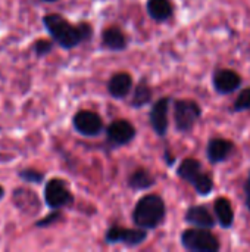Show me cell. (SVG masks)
<instances>
[{
    "mask_svg": "<svg viewBox=\"0 0 250 252\" xmlns=\"http://www.w3.org/2000/svg\"><path fill=\"white\" fill-rule=\"evenodd\" d=\"M43 24L52 38L63 49H72L81 41L91 37L93 30L88 24L72 25L59 13H49L43 18Z\"/></svg>",
    "mask_w": 250,
    "mask_h": 252,
    "instance_id": "obj_1",
    "label": "cell"
},
{
    "mask_svg": "<svg viewBox=\"0 0 250 252\" xmlns=\"http://www.w3.org/2000/svg\"><path fill=\"white\" fill-rule=\"evenodd\" d=\"M165 217V202L158 195L143 196L136 205L133 219L134 223L144 230L156 229Z\"/></svg>",
    "mask_w": 250,
    "mask_h": 252,
    "instance_id": "obj_2",
    "label": "cell"
},
{
    "mask_svg": "<svg viewBox=\"0 0 250 252\" xmlns=\"http://www.w3.org/2000/svg\"><path fill=\"white\" fill-rule=\"evenodd\" d=\"M181 242L187 251L192 252H217L220 250L217 236L202 227L187 229L181 236Z\"/></svg>",
    "mask_w": 250,
    "mask_h": 252,
    "instance_id": "obj_3",
    "label": "cell"
},
{
    "mask_svg": "<svg viewBox=\"0 0 250 252\" xmlns=\"http://www.w3.org/2000/svg\"><path fill=\"white\" fill-rule=\"evenodd\" d=\"M44 201L52 210H60L74 201L68 185L62 179H52L44 186Z\"/></svg>",
    "mask_w": 250,
    "mask_h": 252,
    "instance_id": "obj_4",
    "label": "cell"
},
{
    "mask_svg": "<svg viewBox=\"0 0 250 252\" xmlns=\"http://www.w3.org/2000/svg\"><path fill=\"white\" fill-rule=\"evenodd\" d=\"M200 114H202L200 106L196 102L178 100L175 103V112H174L177 128L183 133H189L194 127L196 121L200 118Z\"/></svg>",
    "mask_w": 250,
    "mask_h": 252,
    "instance_id": "obj_5",
    "label": "cell"
},
{
    "mask_svg": "<svg viewBox=\"0 0 250 252\" xmlns=\"http://www.w3.org/2000/svg\"><path fill=\"white\" fill-rule=\"evenodd\" d=\"M72 124H74V128L80 134L87 136V137L97 136L103 128L102 118L93 111H78L74 115Z\"/></svg>",
    "mask_w": 250,
    "mask_h": 252,
    "instance_id": "obj_6",
    "label": "cell"
},
{
    "mask_svg": "<svg viewBox=\"0 0 250 252\" xmlns=\"http://www.w3.org/2000/svg\"><path fill=\"white\" fill-rule=\"evenodd\" d=\"M146 230L144 229H137V230H131V229H125V227H118V226H112L108 233H106V242L108 244H127V245H139L141 242H144L146 239Z\"/></svg>",
    "mask_w": 250,
    "mask_h": 252,
    "instance_id": "obj_7",
    "label": "cell"
},
{
    "mask_svg": "<svg viewBox=\"0 0 250 252\" xmlns=\"http://www.w3.org/2000/svg\"><path fill=\"white\" fill-rule=\"evenodd\" d=\"M106 134H108V139L112 145L122 146V145L130 143L134 139L136 128L127 120H116L108 127Z\"/></svg>",
    "mask_w": 250,
    "mask_h": 252,
    "instance_id": "obj_8",
    "label": "cell"
},
{
    "mask_svg": "<svg viewBox=\"0 0 250 252\" xmlns=\"http://www.w3.org/2000/svg\"><path fill=\"white\" fill-rule=\"evenodd\" d=\"M168 109H169V99L161 97L150 111L152 127L159 136H164L168 130Z\"/></svg>",
    "mask_w": 250,
    "mask_h": 252,
    "instance_id": "obj_9",
    "label": "cell"
},
{
    "mask_svg": "<svg viewBox=\"0 0 250 252\" xmlns=\"http://www.w3.org/2000/svg\"><path fill=\"white\" fill-rule=\"evenodd\" d=\"M240 83H242L240 75L231 69H221V71H217L214 75V86L217 92L222 94H228L237 90Z\"/></svg>",
    "mask_w": 250,
    "mask_h": 252,
    "instance_id": "obj_10",
    "label": "cell"
},
{
    "mask_svg": "<svg viewBox=\"0 0 250 252\" xmlns=\"http://www.w3.org/2000/svg\"><path fill=\"white\" fill-rule=\"evenodd\" d=\"M234 151V145L225 139H212L208 143V158L211 162L225 161Z\"/></svg>",
    "mask_w": 250,
    "mask_h": 252,
    "instance_id": "obj_11",
    "label": "cell"
},
{
    "mask_svg": "<svg viewBox=\"0 0 250 252\" xmlns=\"http://www.w3.org/2000/svg\"><path fill=\"white\" fill-rule=\"evenodd\" d=\"M131 86H133V80H131L130 74H127V72H116L109 80L108 90H109V93L113 97L121 99V97H125L130 93Z\"/></svg>",
    "mask_w": 250,
    "mask_h": 252,
    "instance_id": "obj_12",
    "label": "cell"
},
{
    "mask_svg": "<svg viewBox=\"0 0 250 252\" xmlns=\"http://www.w3.org/2000/svg\"><path fill=\"white\" fill-rule=\"evenodd\" d=\"M186 221L202 229H211L215 226V220L205 207H192L186 213Z\"/></svg>",
    "mask_w": 250,
    "mask_h": 252,
    "instance_id": "obj_13",
    "label": "cell"
},
{
    "mask_svg": "<svg viewBox=\"0 0 250 252\" xmlns=\"http://www.w3.org/2000/svg\"><path fill=\"white\" fill-rule=\"evenodd\" d=\"M102 38H103V44L111 50L119 52V50H124L127 46V38L124 35V32L116 27H111V28L105 30Z\"/></svg>",
    "mask_w": 250,
    "mask_h": 252,
    "instance_id": "obj_14",
    "label": "cell"
},
{
    "mask_svg": "<svg viewBox=\"0 0 250 252\" xmlns=\"http://www.w3.org/2000/svg\"><path fill=\"white\" fill-rule=\"evenodd\" d=\"M147 12L155 21H167L172 15V4L169 0H149Z\"/></svg>",
    "mask_w": 250,
    "mask_h": 252,
    "instance_id": "obj_15",
    "label": "cell"
},
{
    "mask_svg": "<svg viewBox=\"0 0 250 252\" xmlns=\"http://www.w3.org/2000/svg\"><path fill=\"white\" fill-rule=\"evenodd\" d=\"M177 173H178V176L183 180H186V182H189V183L193 185L200 177V174H202L200 173V162L196 161V159H193V158H187V159H184L180 164Z\"/></svg>",
    "mask_w": 250,
    "mask_h": 252,
    "instance_id": "obj_16",
    "label": "cell"
},
{
    "mask_svg": "<svg viewBox=\"0 0 250 252\" xmlns=\"http://www.w3.org/2000/svg\"><path fill=\"white\" fill-rule=\"evenodd\" d=\"M215 214L218 217L220 224L224 229H228L233 224L234 213H233V208H231V202L228 199H225V198L217 199V202H215Z\"/></svg>",
    "mask_w": 250,
    "mask_h": 252,
    "instance_id": "obj_17",
    "label": "cell"
},
{
    "mask_svg": "<svg viewBox=\"0 0 250 252\" xmlns=\"http://www.w3.org/2000/svg\"><path fill=\"white\" fill-rule=\"evenodd\" d=\"M128 185L133 188V189H137V190H141V189H149L150 186L155 185V179L153 176L143 170V168H139L137 171L133 173V176L130 177V182Z\"/></svg>",
    "mask_w": 250,
    "mask_h": 252,
    "instance_id": "obj_18",
    "label": "cell"
},
{
    "mask_svg": "<svg viewBox=\"0 0 250 252\" xmlns=\"http://www.w3.org/2000/svg\"><path fill=\"white\" fill-rule=\"evenodd\" d=\"M150 99H152V90H150V87L144 81H141L136 87V90H134L131 105L134 108H141L143 105H146L147 102H150Z\"/></svg>",
    "mask_w": 250,
    "mask_h": 252,
    "instance_id": "obj_19",
    "label": "cell"
},
{
    "mask_svg": "<svg viewBox=\"0 0 250 252\" xmlns=\"http://www.w3.org/2000/svg\"><path fill=\"white\" fill-rule=\"evenodd\" d=\"M193 186H194V189L197 190V193L199 195H203V196H206V195H209L211 192H212V189H214V182H212V179L208 176V174H200V177L193 183Z\"/></svg>",
    "mask_w": 250,
    "mask_h": 252,
    "instance_id": "obj_20",
    "label": "cell"
},
{
    "mask_svg": "<svg viewBox=\"0 0 250 252\" xmlns=\"http://www.w3.org/2000/svg\"><path fill=\"white\" fill-rule=\"evenodd\" d=\"M19 177L27 183L40 185L44 180V173H41V171H38L35 168H24L22 171H19Z\"/></svg>",
    "mask_w": 250,
    "mask_h": 252,
    "instance_id": "obj_21",
    "label": "cell"
},
{
    "mask_svg": "<svg viewBox=\"0 0 250 252\" xmlns=\"http://www.w3.org/2000/svg\"><path fill=\"white\" fill-rule=\"evenodd\" d=\"M32 49H34V52H35V55H37L38 58L46 56V55H49V53L52 52V49H53V41L40 38V40H37V41L34 43Z\"/></svg>",
    "mask_w": 250,
    "mask_h": 252,
    "instance_id": "obj_22",
    "label": "cell"
},
{
    "mask_svg": "<svg viewBox=\"0 0 250 252\" xmlns=\"http://www.w3.org/2000/svg\"><path fill=\"white\" fill-rule=\"evenodd\" d=\"M246 109H250V87L249 89H245L239 94V97H237V100L234 103V111L236 112L246 111Z\"/></svg>",
    "mask_w": 250,
    "mask_h": 252,
    "instance_id": "obj_23",
    "label": "cell"
},
{
    "mask_svg": "<svg viewBox=\"0 0 250 252\" xmlns=\"http://www.w3.org/2000/svg\"><path fill=\"white\" fill-rule=\"evenodd\" d=\"M60 217H62V214H60L57 210H55V211H53V213H50L47 217H44V219L38 220V221L35 223V227H49L50 224L56 223Z\"/></svg>",
    "mask_w": 250,
    "mask_h": 252,
    "instance_id": "obj_24",
    "label": "cell"
},
{
    "mask_svg": "<svg viewBox=\"0 0 250 252\" xmlns=\"http://www.w3.org/2000/svg\"><path fill=\"white\" fill-rule=\"evenodd\" d=\"M245 193H246V207L249 208L250 211V174L246 180V185H245Z\"/></svg>",
    "mask_w": 250,
    "mask_h": 252,
    "instance_id": "obj_25",
    "label": "cell"
},
{
    "mask_svg": "<svg viewBox=\"0 0 250 252\" xmlns=\"http://www.w3.org/2000/svg\"><path fill=\"white\" fill-rule=\"evenodd\" d=\"M3 196H4V189H3V188L0 186V201L3 199Z\"/></svg>",
    "mask_w": 250,
    "mask_h": 252,
    "instance_id": "obj_26",
    "label": "cell"
},
{
    "mask_svg": "<svg viewBox=\"0 0 250 252\" xmlns=\"http://www.w3.org/2000/svg\"><path fill=\"white\" fill-rule=\"evenodd\" d=\"M41 1H56V0H41Z\"/></svg>",
    "mask_w": 250,
    "mask_h": 252,
    "instance_id": "obj_27",
    "label": "cell"
}]
</instances>
